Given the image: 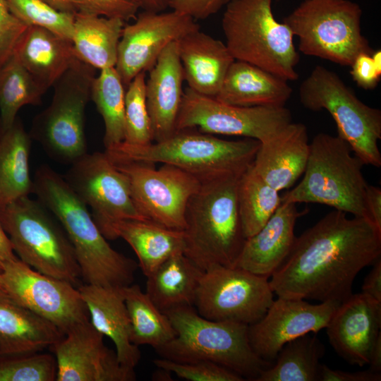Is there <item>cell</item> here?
Segmentation results:
<instances>
[{
	"mask_svg": "<svg viewBox=\"0 0 381 381\" xmlns=\"http://www.w3.org/2000/svg\"><path fill=\"white\" fill-rule=\"evenodd\" d=\"M381 255V230L370 219L334 210L296 238L272 274L278 297L341 303L357 274Z\"/></svg>",
	"mask_w": 381,
	"mask_h": 381,
	"instance_id": "obj_1",
	"label": "cell"
},
{
	"mask_svg": "<svg viewBox=\"0 0 381 381\" xmlns=\"http://www.w3.org/2000/svg\"><path fill=\"white\" fill-rule=\"evenodd\" d=\"M32 193L64 229L85 284L121 288L133 283L137 262L109 245L63 176L47 164L41 165L34 176Z\"/></svg>",
	"mask_w": 381,
	"mask_h": 381,
	"instance_id": "obj_2",
	"label": "cell"
},
{
	"mask_svg": "<svg viewBox=\"0 0 381 381\" xmlns=\"http://www.w3.org/2000/svg\"><path fill=\"white\" fill-rule=\"evenodd\" d=\"M241 175L202 181L188 202L183 254L202 271L235 267L243 248L246 238L237 202Z\"/></svg>",
	"mask_w": 381,
	"mask_h": 381,
	"instance_id": "obj_3",
	"label": "cell"
},
{
	"mask_svg": "<svg viewBox=\"0 0 381 381\" xmlns=\"http://www.w3.org/2000/svg\"><path fill=\"white\" fill-rule=\"evenodd\" d=\"M164 313L176 336L155 350L161 358L179 363L212 362L253 381L272 364L253 351L247 325L206 319L194 306L176 308Z\"/></svg>",
	"mask_w": 381,
	"mask_h": 381,
	"instance_id": "obj_4",
	"label": "cell"
},
{
	"mask_svg": "<svg viewBox=\"0 0 381 381\" xmlns=\"http://www.w3.org/2000/svg\"><path fill=\"white\" fill-rule=\"evenodd\" d=\"M260 142L245 138L227 140L185 129L143 146L120 143L105 150L114 163L138 162L175 166L200 182L229 174H242L253 163Z\"/></svg>",
	"mask_w": 381,
	"mask_h": 381,
	"instance_id": "obj_5",
	"label": "cell"
},
{
	"mask_svg": "<svg viewBox=\"0 0 381 381\" xmlns=\"http://www.w3.org/2000/svg\"><path fill=\"white\" fill-rule=\"evenodd\" d=\"M363 165L344 140L320 133L310 143L303 179L284 193L282 202L325 205L369 219L365 207L368 184L362 171Z\"/></svg>",
	"mask_w": 381,
	"mask_h": 381,
	"instance_id": "obj_6",
	"label": "cell"
},
{
	"mask_svg": "<svg viewBox=\"0 0 381 381\" xmlns=\"http://www.w3.org/2000/svg\"><path fill=\"white\" fill-rule=\"evenodd\" d=\"M274 0H229L222 18L226 46L234 60L256 66L286 81L296 80L299 55L294 35L274 18Z\"/></svg>",
	"mask_w": 381,
	"mask_h": 381,
	"instance_id": "obj_7",
	"label": "cell"
},
{
	"mask_svg": "<svg viewBox=\"0 0 381 381\" xmlns=\"http://www.w3.org/2000/svg\"><path fill=\"white\" fill-rule=\"evenodd\" d=\"M37 200L25 196L0 210V220L14 252L32 269L77 286L81 271L61 224Z\"/></svg>",
	"mask_w": 381,
	"mask_h": 381,
	"instance_id": "obj_8",
	"label": "cell"
},
{
	"mask_svg": "<svg viewBox=\"0 0 381 381\" xmlns=\"http://www.w3.org/2000/svg\"><path fill=\"white\" fill-rule=\"evenodd\" d=\"M362 9L350 0H303L284 18L305 55L351 66L373 50L361 33Z\"/></svg>",
	"mask_w": 381,
	"mask_h": 381,
	"instance_id": "obj_9",
	"label": "cell"
},
{
	"mask_svg": "<svg viewBox=\"0 0 381 381\" xmlns=\"http://www.w3.org/2000/svg\"><path fill=\"white\" fill-rule=\"evenodd\" d=\"M93 68L76 59L54 85L49 105L32 120V140L59 163L71 164L87 152L85 111L91 99Z\"/></svg>",
	"mask_w": 381,
	"mask_h": 381,
	"instance_id": "obj_10",
	"label": "cell"
},
{
	"mask_svg": "<svg viewBox=\"0 0 381 381\" xmlns=\"http://www.w3.org/2000/svg\"><path fill=\"white\" fill-rule=\"evenodd\" d=\"M302 105L311 111L325 109L334 120L337 135L350 146L364 165L379 168L381 111L361 101L334 71L316 66L298 89Z\"/></svg>",
	"mask_w": 381,
	"mask_h": 381,
	"instance_id": "obj_11",
	"label": "cell"
},
{
	"mask_svg": "<svg viewBox=\"0 0 381 381\" xmlns=\"http://www.w3.org/2000/svg\"><path fill=\"white\" fill-rule=\"evenodd\" d=\"M273 294L267 277L217 265L203 271L193 306L206 319L250 325L265 314Z\"/></svg>",
	"mask_w": 381,
	"mask_h": 381,
	"instance_id": "obj_12",
	"label": "cell"
},
{
	"mask_svg": "<svg viewBox=\"0 0 381 381\" xmlns=\"http://www.w3.org/2000/svg\"><path fill=\"white\" fill-rule=\"evenodd\" d=\"M108 240L112 226L121 220L147 219L136 208L126 176L104 152H87L71 164L63 176Z\"/></svg>",
	"mask_w": 381,
	"mask_h": 381,
	"instance_id": "obj_13",
	"label": "cell"
},
{
	"mask_svg": "<svg viewBox=\"0 0 381 381\" xmlns=\"http://www.w3.org/2000/svg\"><path fill=\"white\" fill-rule=\"evenodd\" d=\"M292 122L285 107H240L198 94L183 91L176 131L199 128L209 134L242 136L264 142Z\"/></svg>",
	"mask_w": 381,
	"mask_h": 381,
	"instance_id": "obj_14",
	"label": "cell"
},
{
	"mask_svg": "<svg viewBox=\"0 0 381 381\" xmlns=\"http://www.w3.org/2000/svg\"><path fill=\"white\" fill-rule=\"evenodd\" d=\"M114 164L126 176L134 204L145 219L183 231L188 202L201 184L195 176L167 164L159 169L138 162Z\"/></svg>",
	"mask_w": 381,
	"mask_h": 381,
	"instance_id": "obj_15",
	"label": "cell"
},
{
	"mask_svg": "<svg viewBox=\"0 0 381 381\" xmlns=\"http://www.w3.org/2000/svg\"><path fill=\"white\" fill-rule=\"evenodd\" d=\"M4 290L17 303L57 327L65 334L90 321L86 304L71 283L42 274L19 258L0 270Z\"/></svg>",
	"mask_w": 381,
	"mask_h": 381,
	"instance_id": "obj_16",
	"label": "cell"
},
{
	"mask_svg": "<svg viewBox=\"0 0 381 381\" xmlns=\"http://www.w3.org/2000/svg\"><path fill=\"white\" fill-rule=\"evenodd\" d=\"M200 29L191 17L174 10L143 11L124 25L114 66L124 86L140 73L149 71L162 50L189 32Z\"/></svg>",
	"mask_w": 381,
	"mask_h": 381,
	"instance_id": "obj_17",
	"label": "cell"
},
{
	"mask_svg": "<svg viewBox=\"0 0 381 381\" xmlns=\"http://www.w3.org/2000/svg\"><path fill=\"white\" fill-rule=\"evenodd\" d=\"M340 303L311 304L304 299L278 297L258 322L248 325L251 348L260 358L273 363L285 344L325 329Z\"/></svg>",
	"mask_w": 381,
	"mask_h": 381,
	"instance_id": "obj_18",
	"label": "cell"
},
{
	"mask_svg": "<svg viewBox=\"0 0 381 381\" xmlns=\"http://www.w3.org/2000/svg\"><path fill=\"white\" fill-rule=\"evenodd\" d=\"M104 335L87 322L50 346L57 363L56 381H133L134 369L123 366Z\"/></svg>",
	"mask_w": 381,
	"mask_h": 381,
	"instance_id": "obj_19",
	"label": "cell"
},
{
	"mask_svg": "<svg viewBox=\"0 0 381 381\" xmlns=\"http://www.w3.org/2000/svg\"><path fill=\"white\" fill-rule=\"evenodd\" d=\"M381 302L363 292L352 294L331 317L326 332L337 354L351 365L369 363L381 337Z\"/></svg>",
	"mask_w": 381,
	"mask_h": 381,
	"instance_id": "obj_20",
	"label": "cell"
},
{
	"mask_svg": "<svg viewBox=\"0 0 381 381\" xmlns=\"http://www.w3.org/2000/svg\"><path fill=\"white\" fill-rule=\"evenodd\" d=\"M184 80L176 41L169 43L149 71L145 95L154 140H165L176 132Z\"/></svg>",
	"mask_w": 381,
	"mask_h": 381,
	"instance_id": "obj_21",
	"label": "cell"
},
{
	"mask_svg": "<svg viewBox=\"0 0 381 381\" xmlns=\"http://www.w3.org/2000/svg\"><path fill=\"white\" fill-rule=\"evenodd\" d=\"M306 213L298 211L295 203L282 202L266 224L246 238L235 267L271 277L290 253L296 238V220Z\"/></svg>",
	"mask_w": 381,
	"mask_h": 381,
	"instance_id": "obj_22",
	"label": "cell"
},
{
	"mask_svg": "<svg viewBox=\"0 0 381 381\" xmlns=\"http://www.w3.org/2000/svg\"><path fill=\"white\" fill-rule=\"evenodd\" d=\"M309 152L306 126L291 122L260 143L252 166L270 186L279 192L291 188L303 174Z\"/></svg>",
	"mask_w": 381,
	"mask_h": 381,
	"instance_id": "obj_23",
	"label": "cell"
},
{
	"mask_svg": "<svg viewBox=\"0 0 381 381\" xmlns=\"http://www.w3.org/2000/svg\"><path fill=\"white\" fill-rule=\"evenodd\" d=\"M121 288L90 284L78 286L87 308L90 323L112 340L119 363L134 369L141 353L131 339V322Z\"/></svg>",
	"mask_w": 381,
	"mask_h": 381,
	"instance_id": "obj_24",
	"label": "cell"
},
{
	"mask_svg": "<svg viewBox=\"0 0 381 381\" xmlns=\"http://www.w3.org/2000/svg\"><path fill=\"white\" fill-rule=\"evenodd\" d=\"M176 43L188 87L214 97L234 61L225 43L200 29L184 35Z\"/></svg>",
	"mask_w": 381,
	"mask_h": 381,
	"instance_id": "obj_25",
	"label": "cell"
},
{
	"mask_svg": "<svg viewBox=\"0 0 381 381\" xmlns=\"http://www.w3.org/2000/svg\"><path fill=\"white\" fill-rule=\"evenodd\" d=\"M64 334L0 289V355L42 351Z\"/></svg>",
	"mask_w": 381,
	"mask_h": 381,
	"instance_id": "obj_26",
	"label": "cell"
},
{
	"mask_svg": "<svg viewBox=\"0 0 381 381\" xmlns=\"http://www.w3.org/2000/svg\"><path fill=\"white\" fill-rule=\"evenodd\" d=\"M292 93L288 81L247 62L234 60L214 97L240 107H284Z\"/></svg>",
	"mask_w": 381,
	"mask_h": 381,
	"instance_id": "obj_27",
	"label": "cell"
},
{
	"mask_svg": "<svg viewBox=\"0 0 381 381\" xmlns=\"http://www.w3.org/2000/svg\"><path fill=\"white\" fill-rule=\"evenodd\" d=\"M14 54L45 92L77 59L70 40L35 26L28 27Z\"/></svg>",
	"mask_w": 381,
	"mask_h": 381,
	"instance_id": "obj_28",
	"label": "cell"
},
{
	"mask_svg": "<svg viewBox=\"0 0 381 381\" xmlns=\"http://www.w3.org/2000/svg\"><path fill=\"white\" fill-rule=\"evenodd\" d=\"M112 237L113 240L121 238L130 245L146 277L173 255L183 253V231L149 219L119 221L112 226Z\"/></svg>",
	"mask_w": 381,
	"mask_h": 381,
	"instance_id": "obj_29",
	"label": "cell"
},
{
	"mask_svg": "<svg viewBox=\"0 0 381 381\" xmlns=\"http://www.w3.org/2000/svg\"><path fill=\"white\" fill-rule=\"evenodd\" d=\"M202 272L183 253H176L147 277L145 292L163 313L193 306Z\"/></svg>",
	"mask_w": 381,
	"mask_h": 381,
	"instance_id": "obj_30",
	"label": "cell"
},
{
	"mask_svg": "<svg viewBox=\"0 0 381 381\" xmlns=\"http://www.w3.org/2000/svg\"><path fill=\"white\" fill-rule=\"evenodd\" d=\"M124 21L75 13L71 38L75 57L99 70L114 67Z\"/></svg>",
	"mask_w": 381,
	"mask_h": 381,
	"instance_id": "obj_31",
	"label": "cell"
},
{
	"mask_svg": "<svg viewBox=\"0 0 381 381\" xmlns=\"http://www.w3.org/2000/svg\"><path fill=\"white\" fill-rule=\"evenodd\" d=\"M31 143L18 119L0 135V210L33 192L29 170Z\"/></svg>",
	"mask_w": 381,
	"mask_h": 381,
	"instance_id": "obj_32",
	"label": "cell"
},
{
	"mask_svg": "<svg viewBox=\"0 0 381 381\" xmlns=\"http://www.w3.org/2000/svg\"><path fill=\"white\" fill-rule=\"evenodd\" d=\"M325 347L316 334H306L285 344L271 366L256 381L318 380Z\"/></svg>",
	"mask_w": 381,
	"mask_h": 381,
	"instance_id": "obj_33",
	"label": "cell"
},
{
	"mask_svg": "<svg viewBox=\"0 0 381 381\" xmlns=\"http://www.w3.org/2000/svg\"><path fill=\"white\" fill-rule=\"evenodd\" d=\"M128 310L133 344L149 345L155 350L170 341L176 331L168 316L151 301L137 284L121 288Z\"/></svg>",
	"mask_w": 381,
	"mask_h": 381,
	"instance_id": "obj_34",
	"label": "cell"
},
{
	"mask_svg": "<svg viewBox=\"0 0 381 381\" xmlns=\"http://www.w3.org/2000/svg\"><path fill=\"white\" fill-rule=\"evenodd\" d=\"M237 202L243 232L247 238L256 234L273 215L282 203V197L251 164L239 177Z\"/></svg>",
	"mask_w": 381,
	"mask_h": 381,
	"instance_id": "obj_35",
	"label": "cell"
},
{
	"mask_svg": "<svg viewBox=\"0 0 381 381\" xmlns=\"http://www.w3.org/2000/svg\"><path fill=\"white\" fill-rule=\"evenodd\" d=\"M91 99L104 121L105 150L111 149L125 138L124 85L114 67L99 70L92 84Z\"/></svg>",
	"mask_w": 381,
	"mask_h": 381,
	"instance_id": "obj_36",
	"label": "cell"
},
{
	"mask_svg": "<svg viewBox=\"0 0 381 381\" xmlns=\"http://www.w3.org/2000/svg\"><path fill=\"white\" fill-rule=\"evenodd\" d=\"M46 92L37 83L18 57L0 67V121L2 132L11 128L25 105H39Z\"/></svg>",
	"mask_w": 381,
	"mask_h": 381,
	"instance_id": "obj_37",
	"label": "cell"
},
{
	"mask_svg": "<svg viewBox=\"0 0 381 381\" xmlns=\"http://www.w3.org/2000/svg\"><path fill=\"white\" fill-rule=\"evenodd\" d=\"M145 72L138 73L125 92V138L130 146H143L154 140L145 95Z\"/></svg>",
	"mask_w": 381,
	"mask_h": 381,
	"instance_id": "obj_38",
	"label": "cell"
},
{
	"mask_svg": "<svg viewBox=\"0 0 381 381\" xmlns=\"http://www.w3.org/2000/svg\"><path fill=\"white\" fill-rule=\"evenodd\" d=\"M11 13L27 26L40 27L70 40L75 13L59 11L43 0H6Z\"/></svg>",
	"mask_w": 381,
	"mask_h": 381,
	"instance_id": "obj_39",
	"label": "cell"
},
{
	"mask_svg": "<svg viewBox=\"0 0 381 381\" xmlns=\"http://www.w3.org/2000/svg\"><path fill=\"white\" fill-rule=\"evenodd\" d=\"M56 375L54 354L39 351L0 355V381H54Z\"/></svg>",
	"mask_w": 381,
	"mask_h": 381,
	"instance_id": "obj_40",
	"label": "cell"
},
{
	"mask_svg": "<svg viewBox=\"0 0 381 381\" xmlns=\"http://www.w3.org/2000/svg\"><path fill=\"white\" fill-rule=\"evenodd\" d=\"M158 368L190 381H243L237 373L217 363L208 361L179 363L159 358L152 361Z\"/></svg>",
	"mask_w": 381,
	"mask_h": 381,
	"instance_id": "obj_41",
	"label": "cell"
},
{
	"mask_svg": "<svg viewBox=\"0 0 381 381\" xmlns=\"http://www.w3.org/2000/svg\"><path fill=\"white\" fill-rule=\"evenodd\" d=\"M75 13L127 21L140 9L138 0H72Z\"/></svg>",
	"mask_w": 381,
	"mask_h": 381,
	"instance_id": "obj_42",
	"label": "cell"
},
{
	"mask_svg": "<svg viewBox=\"0 0 381 381\" xmlns=\"http://www.w3.org/2000/svg\"><path fill=\"white\" fill-rule=\"evenodd\" d=\"M28 27L11 13L6 0H0V67L13 56Z\"/></svg>",
	"mask_w": 381,
	"mask_h": 381,
	"instance_id": "obj_43",
	"label": "cell"
},
{
	"mask_svg": "<svg viewBox=\"0 0 381 381\" xmlns=\"http://www.w3.org/2000/svg\"><path fill=\"white\" fill-rule=\"evenodd\" d=\"M371 54H358L351 66L350 74L353 80L364 90L375 88L381 78V69L376 66Z\"/></svg>",
	"mask_w": 381,
	"mask_h": 381,
	"instance_id": "obj_44",
	"label": "cell"
},
{
	"mask_svg": "<svg viewBox=\"0 0 381 381\" xmlns=\"http://www.w3.org/2000/svg\"><path fill=\"white\" fill-rule=\"evenodd\" d=\"M229 0H172L169 8L194 20H204L217 13Z\"/></svg>",
	"mask_w": 381,
	"mask_h": 381,
	"instance_id": "obj_45",
	"label": "cell"
},
{
	"mask_svg": "<svg viewBox=\"0 0 381 381\" xmlns=\"http://www.w3.org/2000/svg\"><path fill=\"white\" fill-rule=\"evenodd\" d=\"M318 380L320 381H380L381 373L370 370L347 372L333 370L325 364H320Z\"/></svg>",
	"mask_w": 381,
	"mask_h": 381,
	"instance_id": "obj_46",
	"label": "cell"
},
{
	"mask_svg": "<svg viewBox=\"0 0 381 381\" xmlns=\"http://www.w3.org/2000/svg\"><path fill=\"white\" fill-rule=\"evenodd\" d=\"M365 207L369 219L381 230V189L368 185L365 193Z\"/></svg>",
	"mask_w": 381,
	"mask_h": 381,
	"instance_id": "obj_47",
	"label": "cell"
},
{
	"mask_svg": "<svg viewBox=\"0 0 381 381\" xmlns=\"http://www.w3.org/2000/svg\"><path fill=\"white\" fill-rule=\"evenodd\" d=\"M365 276L362 292L381 302V259H377Z\"/></svg>",
	"mask_w": 381,
	"mask_h": 381,
	"instance_id": "obj_48",
	"label": "cell"
},
{
	"mask_svg": "<svg viewBox=\"0 0 381 381\" xmlns=\"http://www.w3.org/2000/svg\"><path fill=\"white\" fill-rule=\"evenodd\" d=\"M18 258L0 220V270L4 263Z\"/></svg>",
	"mask_w": 381,
	"mask_h": 381,
	"instance_id": "obj_49",
	"label": "cell"
},
{
	"mask_svg": "<svg viewBox=\"0 0 381 381\" xmlns=\"http://www.w3.org/2000/svg\"><path fill=\"white\" fill-rule=\"evenodd\" d=\"M140 8L150 12H163L169 8L172 0H138Z\"/></svg>",
	"mask_w": 381,
	"mask_h": 381,
	"instance_id": "obj_50",
	"label": "cell"
},
{
	"mask_svg": "<svg viewBox=\"0 0 381 381\" xmlns=\"http://www.w3.org/2000/svg\"><path fill=\"white\" fill-rule=\"evenodd\" d=\"M368 365L369 370L375 373L381 372V337L373 348Z\"/></svg>",
	"mask_w": 381,
	"mask_h": 381,
	"instance_id": "obj_51",
	"label": "cell"
},
{
	"mask_svg": "<svg viewBox=\"0 0 381 381\" xmlns=\"http://www.w3.org/2000/svg\"><path fill=\"white\" fill-rule=\"evenodd\" d=\"M56 9L67 12L75 13L73 8L72 0H43Z\"/></svg>",
	"mask_w": 381,
	"mask_h": 381,
	"instance_id": "obj_52",
	"label": "cell"
},
{
	"mask_svg": "<svg viewBox=\"0 0 381 381\" xmlns=\"http://www.w3.org/2000/svg\"><path fill=\"white\" fill-rule=\"evenodd\" d=\"M0 289L4 290V284H3V279H2L1 272H0Z\"/></svg>",
	"mask_w": 381,
	"mask_h": 381,
	"instance_id": "obj_53",
	"label": "cell"
},
{
	"mask_svg": "<svg viewBox=\"0 0 381 381\" xmlns=\"http://www.w3.org/2000/svg\"><path fill=\"white\" fill-rule=\"evenodd\" d=\"M1 132H2V130H1V121H0V135H1Z\"/></svg>",
	"mask_w": 381,
	"mask_h": 381,
	"instance_id": "obj_54",
	"label": "cell"
}]
</instances>
